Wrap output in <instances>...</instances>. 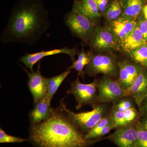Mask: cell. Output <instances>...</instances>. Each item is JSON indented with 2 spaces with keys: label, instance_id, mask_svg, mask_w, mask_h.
<instances>
[{
  "label": "cell",
  "instance_id": "obj_7",
  "mask_svg": "<svg viewBox=\"0 0 147 147\" xmlns=\"http://www.w3.org/2000/svg\"><path fill=\"white\" fill-rule=\"evenodd\" d=\"M99 103H113L128 95L117 80L103 76L97 84Z\"/></svg>",
  "mask_w": 147,
  "mask_h": 147
},
{
  "label": "cell",
  "instance_id": "obj_6",
  "mask_svg": "<svg viewBox=\"0 0 147 147\" xmlns=\"http://www.w3.org/2000/svg\"><path fill=\"white\" fill-rule=\"evenodd\" d=\"M84 72L90 76L101 74L113 79L119 76L118 62L109 56L90 55L89 63L85 67Z\"/></svg>",
  "mask_w": 147,
  "mask_h": 147
},
{
  "label": "cell",
  "instance_id": "obj_11",
  "mask_svg": "<svg viewBox=\"0 0 147 147\" xmlns=\"http://www.w3.org/2000/svg\"><path fill=\"white\" fill-rule=\"evenodd\" d=\"M118 65L119 74L117 80L122 88L127 92L143 69L140 65L127 61L118 62Z\"/></svg>",
  "mask_w": 147,
  "mask_h": 147
},
{
  "label": "cell",
  "instance_id": "obj_4",
  "mask_svg": "<svg viewBox=\"0 0 147 147\" xmlns=\"http://www.w3.org/2000/svg\"><path fill=\"white\" fill-rule=\"evenodd\" d=\"M64 23L74 35L84 42H91L94 35L95 22L80 13L71 11L64 16Z\"/></svg>",
  "mask_w": 147,
  "mask_h": 147
},
{
  "label": "cell",
  "instance_id": "obj_2",
  "mask_svg": "<svg viewBox=\"0 0 147 147\" xmlns=\"http://www.w3.org/2000/svg\"><path fill=\"white\" fill-rule=\"evenodd\" d=\"M30 132V138L38 147H87L105 139H85L61 105L45 121L32 125Z\"/></svg>",
  "mask_w": 147,
  "mask_h": 147
},
{
  "label": "cell",
  "instance_id": "obj_23",
  "mask_svg": "<svg viewBox=\"0 0 147 147\" xmlns=\"http://www.w3.org/2000/svg\"><path fill=\"white\" fill-rule=\"evenodd\" d=\"M121 11L119 0H114L105 12V17L109 21H115L119 18Z\"/></svg>",
  "mask_w": 147,
  "mask_h": 147
},
{
  "label": "cell",
  "instance_id": "obj_17",
  "mask_svg": "<svg viewBox=\"0 0 147 147\" xmlns=\"http://www.w3.org/2000/svg\"><path fill=\"white\" fill-rule=\"evenodd\" d=\"M120 43L124 51L129 53L147 44V41L137 25L134 30Z\"/></svg>",
  "mask_w": 147,
  "mask_h": 147
},
{
  "label": "cell",
  "instance_id": "obj_8",
  "mask_svg": "<svg viewBox=\"0 0 147 147\" xmlns=\"http://www.w3.org/2000/svg\"><path fill=\"white\" fill-rule=\"evenodd\" d=\"M137 121L116 129L105 139L110 140L118 147H137Z\"/></svg>",
  "mask_w": 147,
  "mask_h": 147
},
{
  "label": "cell",
  "instance_id": "obj_30",
  "mask_svg": "<svg viewBox=\"0 0 147 147\" xmlns=\"http://www.w3.org/2000/svg\"><path fill=\"white\" fill-rule=\"evenodd\" d=\"M141 124L147 131V116L142 117L140 118Z\"/></svg>",
  "mask_w": 147,
  "mask_h": 147
},
{
  "label": "cell",
  "instance_id": "obj_10",
  "mask_svg": "<svg viewBox=\"0 0 147 147\" xmlns=\"http://www.w3.org/2000/svg\"><path fill=\"white\" fill-rule=\"evenodd\" d=\"M64 54L69 55L71 58L73 62L76 61L75 56L76 54V47L72 48H68L67 47L63 48L55 49L53 50L45 51L42 50L38 53L29 54L22 56L19 59V61L24 63L26 68H28L31 72H33L34 65L38 62L40 61L43 58L48 56Z\"/></svg>",
  "mask_w": 147,
  "mask_h": 147
},
{
  "label": "cell",
  "instance_id": "obj_12",
  "mask_svg": "<svg viewBox=\"0 0 147 147\" xmlns=\"http://www.w3.org/2000/svg\"><path fill=\"white\" fill-rule=\"evenodd\" d=\"M117 42L110 30L96 28L91 44L94 50L105 51L115 48Z\"/></svg>",
  "mask_w": 147,
  "mask_h": 147
},
{
  "label": "cell",
  "instance_id": "obj_27",
  "mask_svg": "<svg viewBox=\"0 0 147 147\" xmlns=\"http://www.w3.org/2000/svg\"><path fill=\"white\" fill-rule=\"evenodd\" d=\"M138 108L140 118L142 117L147 116V96L144 98Z\"/></svg>",
  "mask_w": 147,
  "mask_h": 147
},
{
  "label": "cell",
  "instance_id": "obj_20",
  "mask_svg": "<svg viewBox=\"0 0 147 147\" xmlns=\"http://www.w3.org/2000/svg\"><path fill=\"white\" fill-rule=\"evenodd\" d=\"M142 9V0H127L124 16L134 19L138 16Z\"/></svg>",
  "mask_w": 147,
  "mask_h": 147
},
{
  "label": "cell",
  "instance_id": "obj_16",
  "mask_svg": "<svg viewBox=\"0 0 147 147\" xmlns=\"http://www.w3.org/2000/svg\"><path fill=\"white\" fill-rule=\"evenodd\" d=\"M72 11L95 21L100 18V11L94 0H74Z\"/></svg>",
  "mask_w": 147,
  "mask_h": 147
},
{
  "label": "cell",
  "instance_id": "obj_9",
  "mask_svg": "<svg viewBox=\"0 0 147 147\" xmlns=\"http://www.w3.org/2000/svg\"><path fill=\"white\" fill-rule=\"evenodd\" d=\"M40 61L37 69L34 72H30L26 69L23 68L28 74V86L33 98L34 104L43 99L48 94L47 78L42 76L40 70Z\"/></svg>",
  "mask_w": 147,
  "mask_h": 147
},
{
  "label": "cell",
  "instance_id": "obj_14",
  "mask_svg": "<svg viewBox=\"0 0 147 147\" xmlns=\"http://www.w3.org/2000/svg\"><path fill=\"white\" fill-rule=\"evenodd\" d=\"M127 92L134 99L139 108L147 96V69L142 70Z\"/></svg>",
  "mask_w": 147,
  "mask_h": 147
},
{
  "label": "cell",
  "instance_id": "obj_31",
  "mask_svg": "<svg viewBox=\"0 0 147 147\" xmlns=\"http://www.w3.org/2000/svg\"><path fill=\"white\" fill-rule=\"evenodd\" d=\"M144 15L146 18V20H147V5L145 6V7L144 8Z\"/></svg>",
  "mask_w": 147,
  "mask_h": 147
},
{
  "label": "cell",
  "instance_id": "obj_28",
  "mask_svg": "<svg viewBox=\"0 0 147 147\" xmlns=\"http://www.w3.org/2000/svg\"><path fill=\"white\" fill-rule=\"evenodd\" d=\"M140 31L147 42V20H143L137 24Z\"/></svg>",
  "mask_w": 147,
  "mask_h": 147
},
{
  "label": "cell",
  "instance_id": "obj_1",
  "mask_svg": "<svg viewBox=\"0 0 147 147\" xmlns=\"http://www.w3.org/2000/svg\"><path fill=\"white\" fill-rule=\"evenodd\" d=\"M50 26L48 11L41 0H20L11 9L0 40L4 44L34 45Z\"/></svg>",
  "mask_w": 147,
  "mask_h": 147
},
{
  "label": "cell",
  "instance_id": "obj_24",
  "mask_svg": "<svg viewBox=\"0 0 147 147\" xmlns=\"http://www.w3.org/2000/svg\"><path fill=\"white\" fill-rule=\"evenodd\" d=\"M113 129L114 128L113 123L100 129L91 130L85 134V138L86 139L89 140L100 139Z\"/></svg>",
  "mask_w": 147,
  "mask_h": 147
},
{
  "label": "cell",
  "instance_id": "obj_29",
  "mask_svg": "<svg viewBox=\"0 0 147 147\" xmlns=\"http://www.w3.org/2000/svg\"><path fill=\"white\" fill-rule=\"evenodd\" d=\"M100 12H103L106 10L108 0H94Z\"/></svg>",
  "mask_w": 147,
  "mask_h": 147
},
{
  "label": "cell",
  "instance_id": "obj_19",
  "mask_svg": "<svg viewBox=\"0 0 147 147\" xmlns=\"http://www.w3.org/2000/svg\"><path fill=\"white\" fill-rule=\"evenodd\" d=\"M90 54L87 53L83 47L82 51L79 53L77 60L73 62L72 65L69 66L67 69H74L78 71V75L84 79V72L83 69L85 66L89 63Z\"/></svg>",
  "mask_w": 147,
  "mask_h": 147
},
{
  "label": "cell",
  "instance_id": "obj_25",
  "mask_svg": "<svg viewBox=\"0 0 147 147\" xmlns=\"http://www.w3.org/2000/svg\"><path fill=\"white\" fill-rule=\"evenodd\" d=\"M140 119L137 122L138 131L137 147H147V131L141 124Z\"/></svg>",
  "mask_w": 147,
  "mask_h": 147
},
{
  "label": "cell",
  "instance_id": "obj_21",
  "mask_svg": "<svg viewBox=\"0 0 147 147\" xmlns=\"http://www.w3.org/2000/svg\"><path fill=\"white\" fill-rule=\"evenodd\" d=\"M128 53L135 63L147 69V43Z\"/></svg>",
  "mask_w": 147,
  "mask_h": 147
},
{
  "label": "cell",
  "instance_id": "obj_13",
  "mask_svg": "<svg viewBox=\"0 0 147 147\" xmlns=\"http://www.w3.org/2000/svg\"><path fill=\"white\" fill-rule=\"evenodd\" d=\"M137 25L134 19L123 16L111 21L110 30L121 43L134 30Z\"/></svg>",
  "mask_w": 147,
  "mask_h": 147
},
{
  "label": "cell",
  "instance_id": "obj_5",
  "mask_svg": "<svg viewBox=\"0 0 147 147\" xmlns=\"http://www.w3.org/2000/svg\"><path fill=\"white\" fill-rule=\"evenodd\" d=\"M98 82L97 79H95L90 84H82L78 77L71 83V88L67 92L68 94L73 95L75 97L77 102L76 106L77 110L86 105H89L93 108L99 104Z\"/></svg>",
  "mask_w": 147,
  "mask_h": 147
},
{
  "label": "cell",
  "instance_id": "obj_15",
  "mask_svg": "<svg viewBox=\"0 0 147 147\" xmlns=\"http://www.w3.org/2000/svg\"><path fill=\"white\" fill-rule=\"evenodd\" d=\"M51 102L47 95L35 104L34 108L30 114L32 125L38 124L50 117L53 109L50 106Z\"/></svg>",
  "mask_w": 147,
  "mask_h": 147
},
{
  "label": "cell",
  "instance_id": "obj_22",
  "mask_svg": "<svg viewBox=\"0 0 147 147\" xmlns=\"http://www.w3.org/2000/svg\"><path fill=\"white\" fill-rule=\"evenodd\" d=\"M135 105L136 103L134 99L130 96L127 95L113 103L111 108L117 111L124 112L129 109L135 108Z\"/></svg>",
  "mask_w": 147,
  "mask_h": 147
},
{
  "label": "cell",
  "instance_id": "obj_3",
  "mask_svg": "<svg viewBox=\"0 0 147 147\" xmlns=\"http://www.w3.org/2000/svg\"><path fill=\"white\" fill-rule=\"evenodd\" d=\"M61 105L77 127L81 131L86 133L93 129L101 119L107 115L111 109L109 108L107 103H99L92 111L75 113L67 109L63 102H61Z\"/></svg>",
  "mask_w": 147,
  "mask_h": 147
},
{
  "label": "cell",
  "instance_id": "obj_26",
  "mask_svg": "<svg viewBox=\"0 0 147 147\" xmlns=\"http://www.w3.org/2000/svg\"><path fill=\"white\" fill-rule=\"evenodd\" d=\"M26 139L19 137L11 136L5 133V131L0 129V143H21L26 141Z\"/></svg>",
  "mask_w": 147,
  "mask_h": 147
},
{
  "label": "cell",
  "instance_id": "obj_18",
  "mask_svg": "<svg viewBox=\"0 0 147 147\" xmlns=\"http://www.w3.org/2000/svg\"><path fill=\"white\" fill-rule=\"evenodd\" d=\"M70 73V70L67 69L66 71L63 72L59 75L47 78L48 84L47 96L50 100H52L55 93L57 91L64 80Z\"/></svg>",
  "mask_w": 147,
  "mask_h": 147
}]
</instances>
